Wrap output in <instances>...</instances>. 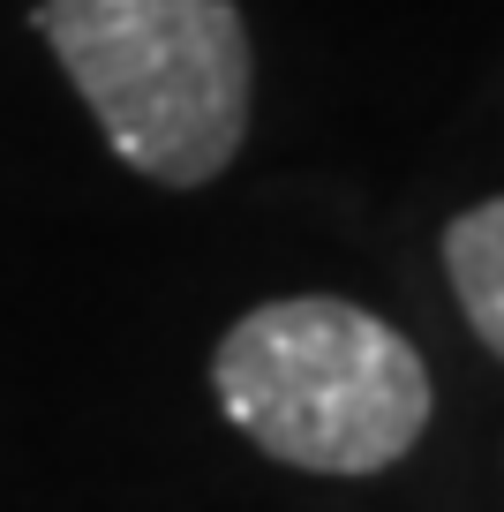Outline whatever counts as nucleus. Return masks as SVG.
Wrapping results in <instances>:
<instances>
[{
    "label": "nucleus",
    "mask_w": 504,
    "mask_h": 512,
    "mask_svg": "<svg viewBox=\"0 0 504 512\" xmlns=\"http://www.w3.org/2000/svg\"><path fill=\"white\" fill-rule=\"evenodd\" d=\"M444 279H452L474 339L504 362V196H482L444 226Z\"/></svg>",
    "instance_id": "7ed1b4c3"
},
{
    "label": "nucleus",
    "mask_w": 504,
    "mask_h": 512,
    "mask_svg": "<svg viewBox=\"0 0 504 512\" xmlns=\"http://www.w3.org/2000/svg\"><path fill=\"white\" fill-rule=\"evenodd\" d=\"M211 392L256 452L309 475H384L422 445L437 407L422 347L339 294H286L234 317Z\"/></svg>",
    "instance_id": "f257e3e1"
},
{
    "label": "nucleus",
    "mask_w": 504,
    "mask_h": 512,
    "mask_svg": "<svg viewBox=\"0 0 504 512\" xmlns=\"http://www.w3.org/2000/svg\"><path fill=\"white\" fill-rule=\"evenodd\" d=\"M31 23L143 181L204 189L249 144L256 53L234 0H38Z\"/></svg>",
    "instance_id": "f03ea898"
}]
</instances>
